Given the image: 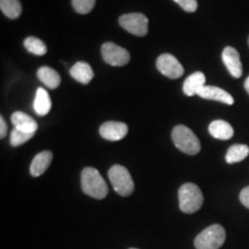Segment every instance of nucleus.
Returning <instances> with one entry per match:
<instances>
[{
    "label": "nucleus",
    "mask_w": 249,
    "mask_h": 249,
    "mask_svg": "<svg viewBox=\"0 0 249 249\" xmlns=\"http://www.w3.org/2000/svg\"><path fill=\"white\" fill-rule=\"evenodd\" d=\"M81 187L85 194L103 200L108 194V187L101 173L93 167H86L81 173Z\"/></svg>",
    "instance_id": "obj_1"
},
{
    "label": "nucleus",
    "mask_w": 249,
    "mask_h": 249,
    "mask_svg": "<svg viewBox=\"0 0 249 249\" xmlns=\"http://www.w3.org/2000/svg\"><path fill=\"white\" fill-rule=\"evenodd\" d=\"M179 207L185 213H195L203 205V194L195 183L187 182L179 188Z\"/></svg>",
    "instance_id": "obj_2"
},
{
    "label": "nucleus",
    "mask_w": 249,
    "mask_h": 249,
    "mask_svg": "<svg viewBox=\"0 0 249 249\" xmlns=\"http://www.w3.org/2000/svg\"><path fill=\"white\" fill-rule=\"evenodd\" d=\"M172 140L174 145L180 151L187 155L194 156L201 151V143L197 136L187 126L178 124L172 130Z\"/></svg>",
    "instance_id": "obj_3"
},
{
    "label": "nucleus",
    "mask_w": 249,
    "mask_h": 249,
    "mask_svg": "<svg viewBox=\"0 0 249 249\" xmlns=\"http://www.w3.org/2000/svg\"><path fill=\"white\" fill-rule=\"evenodd\" d=\"M226 239V232L219 224H214L203 230L196 236L194 245L196 249H219Z\"/></svg>",
    "instance_id": "obj_4"
},
{
    "label": "nucleus",
    "mask_w": 249,
    "mask_h": 249,
    "mask_svg": "<svg viewBox=\"0 0 249 249\" xmlns=\"http://www.w3.org/2000/svg\"><path fill=\"white\" fill-rule=\"evenodd\" d=\"M108 179L113 189L121 196H129L134 192V181L129 171L123 165H113L108 171Z\"/></svg>",
    "instance_id": "obj_5"
},
{
    "label": "nucleus",
    "mask_w": 249,
    "mask_h": 249,
    "mask_svg": "<svg viewBox=\"0 0 249 249\" xmlns=\"http://www.w3.org/2000/svg\"><path fill=\"white\" fill-rule=\"evenodd\" d=\"M119 24L124 30L135 36L143 37L148 34V18L141 13L124 14L119 18Z\"/></svg>",
    "instance_id": "obj_6"
},
{
    "label": "nucleus",
    "mask_w": 249,
    "mask_h": 249,
    "mask_svg": "<svg viewBox=\"0 0 249 249\" xmlns=\"http://www.w3.org/2000/svg\"><path fill=\"white\" fill-rule=\"evenodd\" d=\"M102 57L111 66H124L129 62L130 54L126 49L117 45L116 43L107 42L102 45Z\"/></svg>",
    "instance_id": "obj_7"
},
{
    "label": "nucleus",
    "mask_w": 249,
    "mask_h": 249,
    "mask_svg": "<svg viewBox=\"0 0 249 249\" xmlns=\"http://www.w3.org/2000/svg\"><path fill=\"white\" fill-rule=\"evenodd\" d=\"M156 66H157V70L163 75L172 80L181 77L183 75V71H183L182 65L180 64L178 59L170 53H164L160 55L157 61H156Z\"/></svg>",
    "instance_id": "obj_8"
},
{
    "label": "nucleus",
    "mask_w": 249,
    "mask_h": 249,
    "mask_svg": "<svg viewBox=\"0 0 249 249\" xmlns=\"http://www.w3.org/2000/svg\"><path fill=\"white\" fill-rule=\"evenodd\" d=\"M127 133H128V126L119 121H107L99 128L102 138L108 141H119L127 135Z\"/></svg>",
    "instance_id": "obj_9"
},
{
    "label": "nucleus",
    "mask_w": 249,
    "mask_h": 249,
    "mask_svg": "<svg viewBox=\"0 0 249 249\" xmlns=\"http://www.w3.org/2000/svg\"><path fill=\"white\" fill-rule=\"evenodd\" d=\"M222 59L230 74L235 79L242 76V64L240 60V54L232 46H226L223 50Z\"/></svg>",
    "instance_id": "obj_10"
},
{
    "label": "nucleus",
    "mask_w": 249,
    "mask_h": 249,
    "mask_svg": "<svg viewBox=\"0 0 249 249\" xmlns=\"http://www.w3.org/2000/svg\"><path fill=\"white\" fill-rule=\"evenodd\" d=\"M197 96L204 99H210V101L222 102L227 105H232L234 103V98L229 92L213 86H204L203 88L198 90Z\"/></svg>",
    "instance_id": "obj_11"
},
{
    "label": "nucleus",
    "mask_w": 249,
    "mask_h": 249,
    "mask_svg": "<svg viewBox=\"0 0 249 249\" xmlns=\"http://www.w3.org/2000/svg\"><path fill=\"white\" fill-rule=\"evenodd\" d=\"M52 158H53V155H52L51 151H42L39 154H37L30 165L31 176L39 177L42 174H44L45 171L51 165Z\"/></svg>",
    "instance_id": "obj_12"
},
{
    "label": "nucleus",
    "mask_w": 249,
    "mask_h": 249,
    "mask_svg": "<svg viewBox=\"0 0 249 249\" xmlns=\"http://www.w3.org/2000/svg\"><path fill=\"white\" fill-rule=\"evenodd\" d=\"M12 123L14 124V128L22 130L24 133L35 134L37 128H38V124H37L35 119L20 111L14 112L12 114Z\"/></svg>",
    "instance_id": "obj_13"
},
{
    "label": "nucleus",
    "mask_w": 249,
    "mask_h": 249,
    "mask_svg": "<svg viewBox=\"0 0 249 249\" xmlns=\"http://www.w3.org/2000/svg\"><path fill=\"white\" fill-rule=\"evenodd\" d=\"M71 76L82 85H88L93 79V71L89 64L85 61H79L70 70Z\"/></svg>",
    "instance_id": "obj_14"
},
{
    "label": "nucleus",
    "mask_w": 249,
    "mask_h": 249,
    "mask_svg": "<svg viewBox=\"0 0 249 249\" xmlns=\"http://www.w3.org/2000/svg\"><path fill=\"white\" fill-rule=\"evenodd\" d=\"M205 75L202 71H195L185 80L182 86V90L186 96L197 95L198 90L205 86Z\"/></svg>",
    "instance_id": "obj_15"
},
{
    "label": "nucleus",
    "mask_w": 249,
    "mask_h": 249,
    "mask_svg": "<svg viewBox=\"0 0 249 249\" xmlns=\"http://www.w3.org/2000/svg\"><path fill=\"white\" fill-rule=\"evenodd\" d=\"M209 133L211 136L218 140H230L234 135V130L229 123L224 120H214L209 124Z\"/></svg>",
    "instance_id": "obj_16"
},
{
    "label": "nucleus",
    "mask_w": 249,
    "mask_h": 249,
    "mask_svg": "<svg viewBox=\"0 0 249 249\" xmlns=\"http://www.w3.org/2000/svg\"><path fill=\"white\" fill-rule=\"evenodd\" d=\"M37 76L50 89H57L61 83V77L53 68L43 66L37 71Z\"/></svg>",
    "instance_id": "obj_17"
},
{
    "label": "nucleus",
    "mask_w": 249,
    "mask_h": 249,
    "mask_svg": "<svg viewBox=\"0 0 249 249\" xmlns=\"http://www.w3.org/2000/svg\"><path fill=\"white\" fill-rule=\"evenodd\" d=\"M51 107L52 102L48 91L42 88L37 89L35 102H34V110H35L36 114H38L40 117L46 116L51 110Z\"/></svg>",
    "instance_id": "obj_18"
},
{
    "label": "nucleus",
    "mask_w": 249,
    "mask_h": 249,
    "mask_svg": "<svg viewBox=\"0 0 249 249\" xmlns=\"http://www.w3.org/2000/svg\"><path fill=\"white\" fill-rule=\"evenodd\" d=\"M249 155V148L246 144H233L226 152L225 160L229 164L240 163L247 158Z\"/></svg>",
    "instance_id": "obj_19"
},
{
    "label": "nucleus",
    "mask_w": 249,
    "mask_h": 249,
    "mask_svg": "<svg viewBox=\"0 0 249 249\" xmlns=\"http://www.w3.org/2000/svg\"><path fill=\"white\" fill-rule=\"evenodd\" d=\"M0 9L8 18L15 20L22 13L20 0H0Z\"/></svg>",
    "instance_id": "obj_20"
},
{
    "label": "nucleus",
    "mask_w": 249,
    "mask_h": 249,
    "mask_svg": "<svg viewBox=\"0 0 249 249\" xmlns=\"http://www.w3.org/2000/svg\"><path fill=\"white\" fill-rule=\"evenodd\" d=\"M23 45L24 48L27 49L28 52L36 55H44L46 53V51H48L44 42L40 40L39 38H37V37H27V38L24 39Z\"/></svg>",
    "instance_id": "obj_21"
},
{
    "label": "nucleus",
    "mask_w": 249,
    "mask_h": 249,
    "mask_svg": "<svg viewBox=\"0 0 249 249\" xmlns=\"http://www.w3.org/2000/svg\"><path fill=\"white\" fill-rule=\"evenodd\" d=\"M96 0H71L74 11L79 14H88L95 7Z\"/></svg>",
    "instance_id": "obj_22"
},
{
    "label": "nucleus",
    "mask_w": 249,
    "mask_h": 249,
    "mask_svg": "<svg viewBox=\"0 0 249 249\" xmlns=\"http://www.w3.org/2000/svg\"><path fill=\"white\" fill-rule=\"evenodd\" d=\"M33 136H34V134L24 133L20 129L13 128V130H12V133H11V144L13 145V147H18V145L23 144V143L29 141Z\"/></svg>",
    "instance_id": "obj_23"
},
{
    "label": "nucleus",
    "mask_w": 249,
    "mask_h": 249,
    "mask_svg": "<svg viewBox=\"0 0 249 249\" xmlns=\"http://www.w3.org/2000/svg\"><path fill=\"white\" fill-rule=\"evenodd\" d=\"M183 11L188 13H194L197 9V0H174Z\"/></svg>",
    "instance_id": "obj_24"
},
{
    "label": "nucleus",
    "mask_w": 249,
    "mask_h": 249,
    "mask_svg": "<svg viewBox=\"0 0 249 249\" xmlns=\"http://www.w3.org/2000/svg\"><path fill=\"white\" fill-rule=\"evenodd\" d=\"M240 202L249 209V186L245 187L240 193Z\"/></svg>",
    "instance_id": "obj_25"
},
{
    "label": "nucleus",
    "mask_w": 249,
    "mask_h": 249,
    "mask_svg": "<svg viewBox=\"0 0 249 249\" xmlns=\"http://www.w3.org/2000/svg\"><path fill=\"white\" fill-rule=\"evenodd\" d=\"M6 134H7V124H6L4 118L1 117L0 118V138L4 139Z\"/></svg>",
    "instance_id": "obj_26"
},
{
    "label": "nucleus",
    "mask_w": 249,
    "mask_h": 249,
    "mask_svg": "<svg viewBox=\"0 0 249 249\" xmlns=\"http://www.w3.org/2000/svg\"><path fill=\"white\" fill-rule=\"evenodd\" d=\"M245 89H246V91H247V93L249 95V76L247 77V80L245 81Z\"/></svg>",
    "instance_id": "obj_27"
},
{
    "label": "nucleus",
    "mask_w": 249,
    "mask_h": 249,
    "mask_svg": "<svg viewBox=\"0 0 249 249\" xmlns=\"http://www.w3.org/2000/svg\"><path fill=\"white\" fill-rule=\"evenodd\" d=\"M248 45H249V37H248Z\"/></svg>",
    "instance_id": "obj_28"
},
{
    "label": "nucleus",
    "mask_w": 249,
    "mask_h": 249,
    "mask_svg": "<svg viewBox=\"0 0 249 249\" xmlns=\"http://www.w3.org/2000/svg\"><path fill=\"white\" fill-rule=\"evenodd\" d=\"M130 249H136V248H130Z\"/></svg>",
    "instance_id": "obj_29"
}]
</instances>
